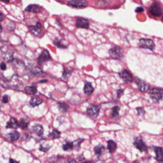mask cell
Returning <instances> with one entry per match:
<instances>
[{"mask_svg":"<svg viewBox=\"0 0 163 163\" xmlns=\"http://www.w3.org/2000/svg\"><path fill=\"white\" fill-rule=\"evenodd\" d=\"M33 73L34 74V75H37L39 73H42V70H41L39 68H36L34 69V70L33 71Z\"/></svg>","mask_w":163,"mask_h":163,"instance_id":"cell-33","label":"cell"},{"mask_svg":"<svg viewBox=\"0 0 163 163\" xmlns=\"http://www.w3.org/2000/svg\"><path fill=\"white\" fill-rule=\"evenodd\" d=\"M2 26H0V32H2Z\"/></svg>","mask_w":163,"mask_h":163,"instance_id":"cell-42","label":"cell"},{"mask_svg":"<svg viewBox=\"0 0 163 163\" xmlns=\"http://www.w3.org/2000/svg\"><path fill=\"white\" fill-rule=\"evenodd\" d=\"M107 144H108V149L110 153H113L116 150L117 144H115V142H114L112 140H108L107 141Z\"/></svg>","mask_w":163,"mask_h":163,"instance_id":"cell-22","label":"cell"},{"mask_svg":"<svg viewBox=\"0 0 163 163\" xmlns=\"http://www.w3.org/2000/svg\"><path fill=\"white\" fill-rule=\"evenodd\" d=\"M8 97L7 95L5 94L3 97V102L5 103H8Z\"/></svg>","mask_w":163,"mask_h":163,"instance_id":"cell-35","label":"cell"},{"mask_svg":"<svg viewBox=\"0 0 163 163\" xmlns=\"http://www.w3.org/2000/svg\"><path fill=\"white\" fill-rule=\"evenodd\" d=\"M24 90H25V92L28 94H35L38 92L36 87H34V86L26 87H25Z\"/></svg>","mask_w":163,"mask_h":163,"instance_id":"cell-23","label":"cell"},{"mask_svg":"<svg viewBox=\"0 0 163 163\" xmlns=\"http://www.w3.org/2000/svg\"><path fill=\"white\" fill-rule=\"evenodd\" d=\"M150 97L155 102H159L162 99V89L153 88L150 92Z\"/></svg>","mask_w":163,"mask_h":163,"instance_id":"cell-4","label":"cell"},{"mask_svg":"<svg viewBox=\"0 0 163 163\" xmlns=\"http://www.w3.org/2000/svg\"><path fill=\"white\" fill-rule=\"evenodd\" d=\"M10 163H19L18 162H17V161H15V160H13V159H10Z\"/></svg>","mask_w":163,"mask_h":163,"instance_id":"cell-39","label":"cell"},{"mask_svg":"<svg viewBox=\"0 0 163 163\" xmlns=\"http://www.w3.org/2000/svg\"><path fill=\"white\" fill-rule=\"evenodd\" d=\"M42 7H39L38 5H30L29 6H28L26 8L25 10L27 12H31L33 13H38L42 12Z\"/></svg>","mask_w":163,"mask_h":163,"instance_id":"cell-14","label":"cell"},{"mask_svg":"<svg viewBox=\"0 0 163 163\" xmlns=\"http://www.w3.org/2000/svg\"><path fill=\"white\" fill-rule=\"evenodd\" d=\"M76 26L78 28L88 29L89 28V21L83 17H78L76 20Z\"/></svg>","mask_w":163,"mask_h":163,"instance_id":"cell-8","label":"cell"},{"mask_svg":"<svg viewBox=\"0 0 163 163\" xmlns=\"http://www.w3.org/2000/svg\"><path fill=\"white\" fill-rule=\"evenodd\" d=\"M134 145L136 149H138L140 152H146L147 150V147L144 144V141L140 136L136 137L134 139Z\"/></svg>","mask_w":163,"mask_h":163,"instance_id":"cell-6","label":"cell"},{"mask_svg":"<svg viewBox=\"0 0 163 163\" xmlns=\"http://www.w3.org/2000/svg\"><path fill=\"white\" fill-rule=\"evenodd\" d=\"M43 102H44V101L42 99L39 98L38 97H33L29 101V104L31 107H34L38 106L40 104H42Z\"/></svg>","mask_w":163,"mask_h":163,"instance_id":"cell-17","label":"cell"},{"mask_svg":"<svg viewBox=\"0 0 163 163\" xmlns=\"http://www.w3.org/2000/svg\"><path fill=\"white\" fill-rule=\"evenodd\" d=\"M83 163H94V162H89V161H88V162H83Z\"/></svg>","mask_w":163,"mask_h":163,"instance_id":"cell-41","label":"cell"},{"mask_svg":"<svg viewBox=\"0 0 163 163\" xmlns=\"http://www.w3.org/2000/svg\"><path fill=\"white\" fill-rule=\"evenodd\" d=\"M84 91V92L86 94L90 96L91 94H92V93L94 91V87H92V84L90 82H86L85 83Z\"/></svg>","mask_w":163,"mask_h":163,"instance_id":"cell-18","label":"cell"},{"mask_svg":"<svg viewBox=\"0 0 163 163\" xmlns=\"http://www.w3.org/2000/svg\"><path fill=\"white\" fill-rule=\"evenodd\" d=\"M2 1L4 2H5V3H8V2H10V0H2Z\"/></svg>","mask_w":163,"mask_h":163,"instance_id":"cell-40","label":"cell"},{"mask_svg":"<svg viewBox=\"0 0 163 163\" xmlns=\"http://www.w3.org/2000/svg\"><path fill=\"white\" fill-rule=\"evenodd\" d=\"M149 12L154 17H160L162 14V10L160 4L157 2H154L149 8Z\"/></svg>","mask_w":163,"mask_h":163,"instance_id":"cell-3","label":"cell"},{"mask_svg":"<svg viewBox=\"0 0 163 163\" xmlns=\"http://www.w3.org/2000/svg\"><path fill=\"white\" fill-rule=\"evenodd\" d=\"M133 163H139V162H137V161H135V162H134Z\"/></svg>","mask_w":163,"mask_h":163,"instance_id":"cell-43","label":"cell"},{"mask_svg":"<svg viewBox=\"0 0 163 163\" xmlns=\"http://www.w3.org/2000/svg\"><path fill=\"white\" fill-rule=\"evenodd\" d=\"M50 147V145H48V146H47V145H46V146H44V145L42 144V145L40 146L39 150H40L41 151H43V152H47V151H48V150H49Z\"/></svg>","mask_w":163,"mask_h":163,"instance_id":"cell-30","label":"cell"},{"mask_svg":"<svg viewBox=\"0 0 163 163\" xmlns=\"http://www.w3.org/2000/svg\"><path fill=\"white\" fill-rule=\"evenodd\" d=\"M120 108L118 107H115L112 108L111 111V116L112 118H117L118 116Z\"/></svg>","mask_w":163,"mask_h":163,"instance_id":"cell-28","label":"cell"},{"mask_svg":"<svg viewBox=\"0 0 163 163\" xmlns=\"http://www.w3.org/2000/svg\"><path fill=\"white\" fill-rule=\"evenodd\" d=\"M94 150V153H95L96 155L98 158H99L105 153V148L104 147V146L103 145H99L95 147Z\"/></svg>","mask_w":163,"mask_h":163,"instance_id":"cell-15","label":"cell"},{"mask_svg":"<svg viewBox=\"0 0 163 163\" xmlns=\"http://www.w3.org/2000/svg\"><path fill=\"white\" fill-rule=\"evenodd\" d=\"M136 84L140 90L141 92H147L149 89H150V86L149 85V84L146 83L145 82L143 81L139 78H136Z\"/></svg>","mask_w":163,"mask_h":163,"instance_id":"cell-11","label":"cell"},{"mask_svg":"<svg viewBox=\"0 0 163 163\" xmlns=\"http://www.w3.org/2000/svg\"><path fill=\"white\" fill-rule=\"evenodd\" d=\"M123 93H124V89H118L117 91V94L118 97H120L122 94H123Z\"/></svg>","mask_w":163,"mask_h":163,"instance_id":"cell-32","label":"cell"},{"mask_svg":"<svg viewBox=\"0 0 163 163\" xmlns=\"http://www.w3.org/2000/svg\"><path fill=\"white\" fill-rule=\"evenodd\" d=\"M73 149V144L71 142H66L63 146V149L65 151H70Z\"/></svg>","mask_w":163,"mask_h":163,"instance_id":"cell-27","label":"cell"},{"mask_svg":"<svg viewBox=\"0 0 163 163\" xmlns=\"http://www.w3.org/2000/svg\"><path fill=\"white\" fill-rule=\"evenodd\" d=\"M50 59L51 57L49 54V52L47 50H44L38 58V63L39 65H43L45 62H47Z\"/></svg>","mask_w":163,"mask_h":163,"instance_id":"cell-7","label":"cell"},{"mask_svg":"<svg viewBox=\"0 0 163 163\" xmlns=\"http://www.w3.org/2000/svg\"><path fill=\"white\" fill-rule=\"evenodd\" d=\"M60 133L57 129H53L52 132L49 134V137L51 139H55L60 137Z\"/></svg>","mask_w":163,"mask_h":163,"instance_id":"cell-26","label":"cell"},{"mask_svg":"<svg viewBox=\"0 0 163 163\" xmlns=\"http://www.w3.org/2000/svg\"><path fill=\"white\" fill-rule=\"evenodd\" d=\"M155 152L156 155V159L158 162H162L163 161V154L162 147H156L155 149Z\"/></svg>","mask_w":163,"mask_h":163,"instance_id":"cell-20","label":"cell"},{"mask_svg":"<svg viewBox=\"0 0 163 163\" xmlns=\"http://www.w3.org/2000/svg\"><path fill=\"white\" fill-rule=\"evenodd\" d=\"M18 126V123L15 118H11L10 120L7 122V128L11 129H17Z\"/></svg>","mask_w":163,"mask_h":163,"instance_id":"cell-19","label":"cell"},{"mask_svg":"<svg viewBox=\"0 0 163 163\" xmlns=\"http://www.w3.org/2000/svg\"><path fill=\"white\" fill-rule=\"evenodd\" d=\"M57 107H58V109L59 110V111L62 112H66L69 108L68 105H67L66 103H58Z\"/></svg>","mask_w":163,"mask_h":163,"instance_id":"cell-25","label":"cell"},{"mask_svg":"<svg viewBox=\"0 0 163 163\" xmlns=\"http://www.w3.org/2000/svg\"><path fill=\"white\" fill-rule=\"evenodd\" d=\"M84 141V139H77L76 141H75L73 144V148L78 149L80 148V145L82 142Z\"/></svg>","mask_w":163,"mask_h":163,"instance_id":"cell-29","label":"cell"},{"mask_svg":"<svg viewBox=\"0 0 163 163\" xmlns=\"http://www.w3.org/2000/svg\"><path fill=\"white\" fill-rule=\"evenodd\" d=\"M139 47L143 49L154 51L155 49V44L154 41L150 39L141 38L139 39Z\"/></svg>","mask_w":163,"mask_h":163,"instance_id":"cell-1","label":"cell"},{"mask_svg":"<svg viewBox=\"0 0 163 163\" xmlns=\"http://www.w3.org/2000/svg\"><path fill=\"white\" fill-rule=\"evenodd\" d=\"M0 68H1V69L3 70H6V68H7V66H6L5 63H2L1 65H0Z\"/></svg>","mask_w":163,"mask_h":163,"instance_id":"cell-37","label":"cell"},{"mask_svg":"<svg viewBox=\"0 0 163 163\" xmlns=\"http://www.w3.org/2000/svg\"><path fill=\"white\" fill-rule=\"evenodd\" d=\"M54 43L55 45H56L58 48L66 49L67 47V45L65 44V41L61 40L59 38H55L54 41Z\"/></svg>","mask_w":163,"mask_h":163,"instance_id":"cell-21","label":"cell"},{"mask_svg":"<svg viewBox=\"0 0 163 163\" xmlns=\"http://www.w3.org/2000/svg\"><path fill=\"white\" fill-rule=\"evenodd\" d=\"M32 131L36 135L40 136H42L44 133V128H43L42 126H41L39 124H36V125H34L32 128Z\"/></svg>","mask_w":163,"mask_h":163,"instance_id":"cell-16","label":"cell"},{"mask_svg":"<svg viewBox=\"0 0 163 163\" xmlns=\"http://www.w3.org/2000/svg\"><path fill=\"white\" fill-rule=\"evenodd\" d=\"M42 24H41L39 22L36 23L35 26H30L29 27V29L30 33L36 36H40L42 34Z\"/></svg>","mask_w":163,"mask_h":163,"instance_id":"cell-10","label":"cell"},{"mask_svg":"<svg viewBox=\"0 0 163 163\" xmlns=\"http://www.w3.org/2000/svg\"><path fill=\"white\" fill-rule=\"evenodd\" d=\"M29 124V120L27 118H21L18 124V126H20L22 129H26L28 128V125Z\"/></svg>","mask_w":163,"mask_h":163,"instance_id":"cell-24","label":"cell"},{"mask_svg":"<svg viewBox=\"0 0 163 163\" xmlns=\"http://www.w3.org/2000/svg\"><path fill=\"white\" fill-rule=\"evenodd\" d=\"M144 8H143V7H138V8H136V10H135V12H144Z\"/></svg>","mask_w":163,"mask_h":163,"instance_id":"cell-36","label":"cell"},{"mask_svg":"<svg viewBox=\"0 0 163 163\" xmlns=\"http://www.w3.org/2000/svg\"><path fill=\"white\" fill-rule=\"evenodd\" d=\"M120 77L122 80H123L125 82H132L133 80V77L131 73L126 70H122L121 72L119 73Z\"/></svg>","mask_w":163,"mask_h":163,"instance_id":"cell-9","label":"cell"},{"mask_svg":"<svg viewBox=\"0 0 163 163\" xmlns=\"http://www.w3.org/2000/svg\"><path fill=\"white\" fill-rule=\"evenodd\" d=\"M109 54L112 59L117 60H120L124 56L123 51L117 46H115L110 49L109 50Z\"/></svg>","mask_w":163,"mask_h":163,"instance_id":"cell-2","label":"cell"},{"mask_svg":"<svg viewBox=\"0 0 163 163\" xmlns=\"http://www.w3.org/2000/svg\"><path fill=\"white\" fill-rule=\"evenodd\" d=\"M136 110L138 112V115L139 116L144 115L145 113V111L144 108H136Z\"/></svg>","mask_w":163,"mask_h":163,"instance_id":"cell-31","label":"cell"},{"mask_svg":"<svg viewBox=\"0 0 163 163\" xmlns=\"http://www.w3.org/2000/svg\"><path fill=\"white\" fill-rule=\"evenodd\" d=\"M87 2L86 0H71L68 2L69 7L75 8H84L87 6Z\"/></svg>","mask_w":163,"mask_h":163,"instance_id":"cell-5","label":"cell"},{"mask_svg":"<svg viewBox=\"0 0 163 163\" xmlns=\"http://www.w3.org/2000/svg\"><path fill=\"white\" fill-rule=\"evenodd\" d=\"M70 72H69V71H68V70H65V72L63 73V77H64L65 78H68V77L69 75H70Z\"/></svg>","mask_w":163,"mask_h":163,"instance_id":"cell-34","label":"cell"},{"mask_svg":"<svg viewBox=\"0 0 163 163\" xmlns=\"http://www.w3.org/2000/svg\"><path fill=\"white\" fill-rule=\"evenodd\" d=\"M4 20V15L0 12V22H2Z\"/></svg>","mask_w":163,"mask_h":163,"instance_id":"cell-38","label":"cell"},{"mask_svg":"<svg viewBox=\"0 0 163 163\" xmlns=\"http://www.w3.org/2000/svg\"><path fill=\"white\" fill-rule=\"evenodd\" d=\"M20 137V134L17 131H13L7 134L5 136V138L8 141H15L17 140Z\"/></svg>","mask_w":163,"mask_h":163,"instance_id":"cell-13","label":"cell"},{"mask_svg":"<svg viewBox=\"0 0 163 163\" xmlns=\"http://www.w3.org/2000/svg\"><path fill=\"white\" fill-rule=\"evenodd\" d=\"M99 113V107L91 105L87 110V114L93 118H96Z\"/></svg>","mask_w":163,"mask_h":163,"instance_id":"cell-12","label":"cell"}]
</instances>
